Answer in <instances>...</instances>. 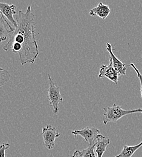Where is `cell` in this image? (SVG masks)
I'll use <instances>...</instances> for the list:
<instances>
[{
	"mask_svg": "<svg viewBox=\"0 0 142 157\" xmlns=\"http://www.w3.org/2000/svg\"><path fill=\"white\" fill-rule=\"evenodd\" d=\"M10 77V75L7 70L0 68V86L7 83L9 80Z\"/></svg>",
	"mask_w": 142,
	"mask_h": 157,
	"instance_id": "5bb4252c",
	"label": "cell"
},
{
	"mask_svg": "<svg viewBox=\"0 0 142 157\" xmlns=\"http://www.w3.org/2000/svg\"><path fill=\"white\" fill-rule=\"evenodd\" d=\"M10 147L8 143H4L0 146V157H6V152Z\"/></svg>",
	"mask_w": 142,
	"mask_h": 157,
	"instance_id": "9a60e30c",
	"label": "cell"
},
{
	"mask_svg": "<svg viewBox=\"0 0 142 157\" xmlns=\"http://www.w3.org/2000/svg\"><path fill=\"white\" fill-rule=\"evenodd\" d=\"M48 78L49 87L48 90L47 98L50 101L49 105L52 106L53 109V113L55 114H58L59 111V105L62 101L63 98L61 95L59 87L55 84L49 74L48 75Z\"/></svg>",
	"mask_w": 142,
	"mask_h": 157,
	"instance_id": "3957f363",
	"label": "cell"
},
{
	"mask_svg": "<svg viewBox=\"0 0 142 157\" xmlns=\"http://www.w3.org/2000/svg\"><path fill=\"white\" fill-rule=\"evenodd\" d=\"M106 50L109 53L110 58L112 59L113 67L119 75H125L126 72V67L121 60L118 59L113 52L112 45L109 43H106Z\"/></svg>",
	"mask_w": 142,
	"mask_h": 157,
	"instance_id": "ba28073f",
	"label": "cell"
},
{
	"mask_svg": "<svg viewBox=\"0 0 142 157\" xmlns=\"http://www.w3.org/2000/svg\"><path fill=\"white\" fill-rule=\"evenodd\" d=\"M129 67H131L137 73V77L140 80V93H141V96H142V74L140 73V71H139V70L136 68V67L135 66V65L133 63H131L128 65Z\"/></svg>",
	"mask_w": 142,
	"mask_h": 157,
	"instance_id": "2e32d148",
	"label": "cell"
},
{
	"mask_svg": "<svg viewBox=\"0 0 142 157\" xmlns=\"http://www.w3.org/2000/svg\"><path fill=\"white\" fill-rule=\"evenodd\" d=\"M72 157H82V156L81 152L79 150H76L75 151Z\"/></svg>",
	"mask_w": 142,
	"mask_h": 157,
	"instance_id": "e0dca14e",
	"label": "cell"
},
{
	"mask_svg": "<svg viewBox=\"0 0 142 157\" xmlns=\"http://www.w3.org/2000/svg\"><path fill=\"white\" fill-rule=\"evenodd\" d=\"M71 134L75 137L77 136H81L85 141L88 143L89 146H91L95 144L98 136L101 135V132L99 129L94 126H86L81 129L74 130Z\"/></svg>",
	"mask_w": 142,
	"mask_h": 157,
	"instance_id": "277c9868",
	"label": "cell"
},
{
	"mask_svg": "<svg viewBox=\"0 0 142 157\" xmlns=\"http://www.w3.org/2000/svg\"></svg>",
	"mask_w": 142,
	"mask_h": 157,
	"instance_id": "ac0fdd59",
	"label": "cell"
},
{
	"mask_svg": "<svg viewBox=\"0 0 142 157\" xmlns=\"http://www.w3.org/2000/svg\"><path fill=\"white\" fill-rule=\"evenodd\" d=\"M16 6L14 4L9 5L7 3L0 2V12L1 14L5 18H7L15 28L18 26V23L16 20L14 19V15L17 14Z\"/></svg>",
	"mask_w": 142,
	"mask_h": 157,
	"instance_id": "52a82bcc",
	"label": "cell"
},
{
	"mask_svg": "<svg viewBox=\"0 0 142 157\" xmlns=\"http://www.w3.org/2000/svg\"><path fill=\"white\" fill-rule=\"evenodd\" d=\"M111 140L109 138L102 135H99L94 144V150L97 157H102L107 146L110 144Z\"/></svg>",
	"mask_w": 142,
	"mask_h": 157,
	"instance_id": "8fae6325",
	"label": "cell"
},
{
	"mask_svg": "<svg viewBox=\"0 0 142 157\" xmlns=\"http://www.w3.org/2000/svg\"><path fill=\"white\" fill-rule=\"evenodd\" d=\"M15 28L13 27L8 21L6 20L5 17L1 14L0 20V39L1 42L6 40L8 37L15 32Z\"/></svg>",
	"mask_w": 142,
	"mask_h": 157,
	"instance_id": "9c48e42d",
	"label": "cell"
},
{
	"mask_svg": "<svg viewBox=\"0 0 142 157\" xmlns=\"http://www.w3.org/2000/svg\"><path fill=\"white\" fill-rule=\"evenodd\" d=\"M82 157H97L94 150V145L88 146L81 151Z\"/></svg>",
	"mask_w": 142,
	"mask_h": 157,
	"instance_id": "4fadbf2b",
	"label": "cell"
},
{
	"mask_svg": "<svg viewBox=\"0 0 142 157\" xmlns=\"http://www.w3.org/2000/svg\"><path fill=\"white\" fill-rule=\"evenodd\" d=\"M60 133L57 131L55 127L47 125L42 128V136L44 146L48 150L53 149L55 144V140L60 137Z\"/></svg>",
	"mask_w": 142,
	"mask_h": 157,
	"instance_id": "5b68a950",
	"label": "cell"
},
{
	"mask_svg": "<svg viewBox=\"0 0 142 157\" xmlns=\"http://www.w3.org/2000/svg\"><path fill=\"white\" fill-rule=\"evenodd\" d=\"M110 12L111 9L108 5L100 2L95 7L90 10L89 14L91 17H99L102 20H105L109 16Z\"/></svg>",
	"mask_w": 142,
	"mask_h": 157,
	"instance_id": "30bf717a",
	"label": "cell"
},
{
	"mask_svg": "<svg viewBox=\"0 0 142 157\" xmlns=\"http://www.w3.org/2000/svg\"><path fill=\"white\" fill-rule=\"evenodd\" d=\"M142 146V141L139 144L134 146H126L125 145L122 152L115 157H132L135 152Z\"/></svg>",
	"mask_w": 142,
	"mask_h": 157,
	"instance_id": "7c38bea8",
	"label": "cell"
},
{
	"mask_svg": "<svg viewBox=\"0 0 142 157\" xmlns=\"http://www.w3.org/2000/svg\"><path fill=\"white\" fill-rule=\"evenodd\" d=\"M119 75L113 67V61L111 58L109 59V64L108 65H103L101 67L99 74V78H106L117 85L119 80Z\"/></svg>",
	"mask_w": 142,
	"mask_h": 157,
	"instance_id": "8992f818",
	"label": "cell"
},
{
	"mask_svg": "<svg viewBox=\"0 0 142 157\" xmlns=\"http://www.w3.org/2000/svg\"><path fill=\"white\" fill-rule=\"evenodd\" d=\"M34 18L30 6H28L25 12L19 10L16 15L18 26L3 47L4 50L8 51L13 44L20 45L21 51L19 53V59L22 65L34 63L40 54L35 38Z\"/></svg>",
	"mask_w": 142,
	"mask_h": 157,
	"instance_id": "6da1fadb",
	"label": "cell"
},
{
	"mask_svg": "<svg viewBox=\"0 0 142 157\" xmlns=\"http://www.w3.org/2000/svg\"><path fill=\"white\" fill-rule=\"evenodd\" d=\"M103 110L102 120L104 124H107L109 122L116 123L119 119L126 115L134 113L142 114V108H140L132 110H125L121 106L116 104H113L111 107L106 106L103 108Z\"/></svg>",
	"mask_w": 142,
	"mask_h": 157,
	"instance_id": "7a4b0ae2",
	"label": "cell"
}]
</instances>
